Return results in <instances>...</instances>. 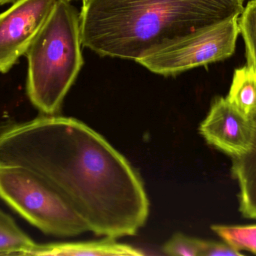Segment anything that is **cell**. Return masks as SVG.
I'll return each mask as SVG.
<instances>
[{"label":"cell","mask_w":256,"mask_h":256,"mask_svg":"<svg viewBox=\"0 0 256 256\" xmlns=\"http://www.w3.org/2000/svg\"><path fill=\"white\" fill-rule=\"evenodd\" d=\"M0 164L38 174L96 235H136L147 222L150 205L140 176L102 135L73 117L42 114L6 126Z\"/></svg>","instance_id":"cell-1"},{"label":"cell","mask_w":256,"mask_h":256,"mask_svg":"<svg viewBox=\"0 0 256 256\" xmlns=\"http://www.w3.org/2000/svg\"><path fill=\"white\" fill-rule=\"evenodd\" d=\"M245 0H84L82 45L138 62L188 36L240 17Z\"/></svg>","instance_id":"cell-2"},{"label":"cell","mask_w":256,"mask_h":256,"mask_svg":"<svg viewBox=\"0 0 256 256\" xmlns=\"http://www.w3.org/2000/svg\"><path fill=\"white\" fill-rule=\"evenodd\" d=\"M80 14L68 0H58L26 56L28 99L42 114L54 115L82 65Z\"/></svg>","instance_id":"cell-3"},{"label":"cell","mask_w":256,"mask_h":256,"mask_svg":"<svg viewBox=\"0 0 256 256\" xmlns=\"http://www.w3.org/2000/svg\"><path fill=\"white\" fill-rule=\"evenodd\" d=\"M0 198L44 234L74 237L90 231L49 183L24 167L0 164Z\"/></svg>","instance_id":"cell-4"},{"label":"cell","mask_w":256,"mask_h":256,"mask_svg":"<svg viewBox=\"0 0 256 256\" xmlns=\"http://www.w3.org/2000/svg\"><path fill=\"white\" fill-rule=\"evenodd\" d=\"M239 33L238 18L230 20L188 36L137 63L158 75H177L232 56Z\"/></svg>","instance_id":"cell-5"},{"label":"cell","mask_w":256,"mask_h":256,"mask_svg":"<svg viewBox=\"0 0 256 256\" xmlns=\"http://www.w3.org/2000/svg\"><path fill=\"white\" fill-rule=\"evenodd\" d=\"M58 0H16L0 13V72L26 55Z\"/></svg>","instance_id":"cell-6"},{"label":"cell","mask_w":256,"mask_h":256,"mask_svg":"<svg viewBox=\"0 0 256 256\" xmlns=\"http://www.w3.org/2000/svg\"><path fill=\"white\" fill-rule=\"evenodd\" d=\"M200 132L209 144L234 157L246 153L252 146L256 120L244 115L226 98L218 97L200 124Z\"/></svg>","instance_id":"cell-7"},{"label":"cell","mask_w":256,"mask_h":256,"mask_svg":"<svg viewBox=\"0 0 256 256\" xmlns=\"http://www.w3.org/2000/svg\"><path fill=\"white\" fill-rule=\"evenodd\" d=\"M140 249L105 237L94 241L67 242L36 244L26 255L38 256H141Z\"/></svg>","instance_id":"cell-8"},{"label":"cell","mask_w":256,"mask_h":256,"mask_svg":"<svg viewBox=\"0 0 256 256\" xmlns=\"http://www.w3.org/2000/svg\"><path fill=\"white\" fill-rule=\"evenodd\" d=\"M232 171L240 186V211L256 219V133L250 150L232 157Z\"/></svg>","instance_id":"cell-9"},{"label":"cell","mask_w":256,"mask_h":256,"mask_svg":"<svg viewBox=\"0 0 256 256\" xmlns=\"http://www.w3.org/2000/svg\"><path fill=\"white\" fill-rule=\"evenodd\" d=\"M231 105L249 117H256V69L245 66L236 69L230 93L226 97Z\"/></svg>","instance_id":"cell-10"},{"label":"cell","mask_w":256,"mask_h":256,"mask_svg":"<svg viewBox=\"0 0 256 256\" xmlns=\"http://www.w3.org/2000/svg\"><path fill=\"white\" fill-rule=\"evenodd\" d=\"M34 244L10 216L0 210V255H26Z\"/></svg>","instance_id":"cell-11"},{"label":"cell","mask_w":256,"mask_h":256,"mask_svg":"<svg viewBox=\"0 0 256 256\" xmlns=\"http://www.w3.org/2000/svg\"><path fill=\"white\" fill-rule=\"evenodd\" d=\"M212 229L236 250L256 254V225H214Z\"/></svg>","instance_id":"cell-12"},{"label":"cell","mask_w":256,"mask_h":256,"mask_svg":"<svg viewBox=\"0 0 256 256\" xmlns=\"http://www.w3.org/2000/svg\"><path fill=\"white\" fill-rule=\"evenodd\" d=\"M238 29L246 47V66L256 69V0L250 1L244 9Z\"/></svg>","instance_id":"cell-13"},{"label":"cell","mask_w":256,"mask_h":256,"mask_svg":"<svg viewBox=\"0 0 256 256\" xmlns=\"http://www.w3.org/2000/svg\"><path fill=\"white\" fill-rule=\"evenodd\" d=\"M202 240L176 233L162 246V252L172 256H200Z\"/></svg>","instance_id":"cell-14"},{"label":"cell","mask_w":256,"mask_h":256,"mask_svg":"<svg viewBox=\"0 0 256 256\" xmlns=\"http://www.w3.org/2000/svg\"><path fill=\"white\" fill-rule=\"evenodd\" d=\"M240 256L243 253L232 247L228 243L202 240L200 256Z\"/></svg>","instance_id":"cell-15"},{"label":"cell","mask_w":256,"mask_h":256,"mask_svg":"<svg viewBox=\"0 0 256 256\" xmlns=\"http://www.w3.org/2000/svg\"><path fill=\"white\" fill-rule=\"evenodd\" d=\"M16 0H0V5L7 4V3H14Z\"/></svg>","instance_id":"cell-16"},{"label":"cell","mask_w":256,"mask_h":256,"mask_svg":"<svg viewBox=\"0 0 256 256\" xmlns=\"http://www.w3.org/2000/svg\"><path fill=\"white\" fill-rule=\"evenodd\" d=\"M68 1H70V0H68Z\"/></svg>","instance_id":"cell-17"}]
</instances>
